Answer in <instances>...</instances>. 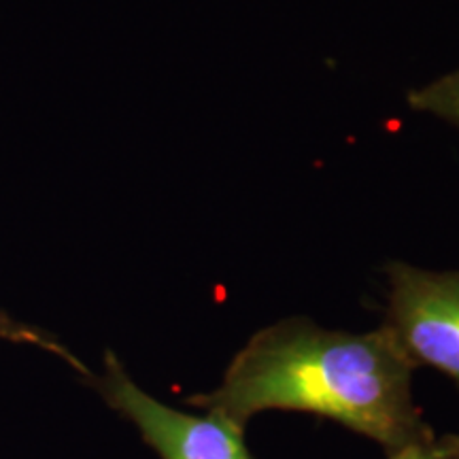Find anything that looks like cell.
<instances>
[{
    "label": "cell",
    "mask_w": 459,
    "mask_h": 459,
    "mask_svg": "<svg viewBox=\"0 0 459 459\" xmlns=\"http://www.w3.org/2000/svg\"><path fill=\"white\" fill-rule=\"evenodd\" d=\"M0 341H9L15 344H32V347H39L43 349V351L56 355V358L65 359L66 364H71L73 368L77 370L83 378H88L90 383L96 378L94 372H91L82 359L74 358L71 349H66L54 334L37 328V325L24 324V321L11 317V315L4 311H0Z\"/></svg>",
    "instance_id": "cell-5"
},
{
    "label": "cell",
    "mask_w": 459,
    "mask_h": 459,
    "mask_svg": "<svg viewBox=\"0 0 459 459\" xmlns=\"http://www.w3.org/2000/svg\"><path fill=\"white\" fill-rule=\"evenodd\" d=\"M387 459H459V434H436L428 443L406 446Z\"/></svg>",
    "instance_id": "cell-6"
},
{
    "label": "cell",
    "mask_w": 459,
    "mask_h": 459,
    "mask_svg": "<svg viewBox=\"0 0 459 459\" xmlns=\"http://www.w3.org/2000/svg\"><path fill=\"white\" fill-rule=\"evenodd\" d=\"M91 385L115 412L128 419L160 459H251L245 429L213 412L194 415L153 398L113 351L105 353L102 375Z\"/></svg>",
    "instance_id": "cell-2"
},
{
    "label": "cell",
    "mask_w": 459,
    "mask_h": 459,
    "mask_svg": "<svg viewBox=\"0 0 459 459\" xmlns=\"http://www.w3.org/2000/svg\"><path fill=\"white\" fill-rule=\"evenodd\" d=\"M385 277L383 324L417 368H436L459 389V273L389 262Z\"/></svg>",
    "instance_id": "cell-3"
},
{
    "label": "cell",
    "mask_w": 459,
    "mask_h": 459,
    "mask_svg": "<svg viewBox=\"0 0 459 459\" xmlns=\"http://www.w3.org/2000/svg\"><path fill=\"white\" fill-rule=\"evenodd\" d=\"M409 107L417 113L434 115L459 130V71L412 90Z\"/></svg>",
    "instance_id": "cell-4"
},
{
    "label": "cell",
    "mask_w": 459,
    "mask_h": 459,
    "mask_svg": "<svg viewBox=\"0 0 459 459\" xmlns=\"http://www.w3.org/2000/svg\"><path fill=\"white\" fill-rule=\"evenodd\" d=\"M415 370L385 324L347 332L285 317L243 344L220 385L187 402L240 429L266 411L313 412L392 455L436 436L412 395Z\"/></svg>",
    "instance_id": "cell-1"
}]
</instances>
